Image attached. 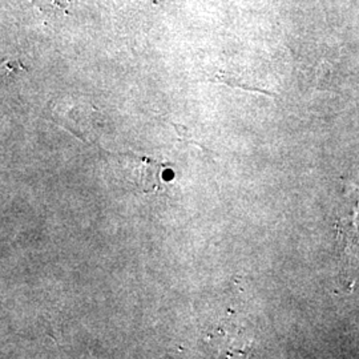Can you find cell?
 I'll return each mask as SVG.
<instances>
[{"label":"cell","mask_w":359,"mask_h":359,"mask_svg":"<svg viewBox=\"0 0 359 359\" xmlns=\"http://www.w3.org/2000/svg\"><path fill=\"white\" fill-rule=\"evenodd\" d=\"M168 165L142 156L137 167V187L144 193H154L164 188Z\"/></svg>","instance_id":"cell-1"},{"label":"cell","mask_w":359,"mask_h":359,"mask_svg":"<svg viewBox=\"0 0 359 359\" xmlns=\"http://www.w3.org/2000/svg\"><path fill=\"white\" fill-rule=\"evenodd\" d=\"M338 241L346 253L359 246V209L353 218H344L338 222Z\"/></svg>","instance_id":"cell-2"}]
</instances>
